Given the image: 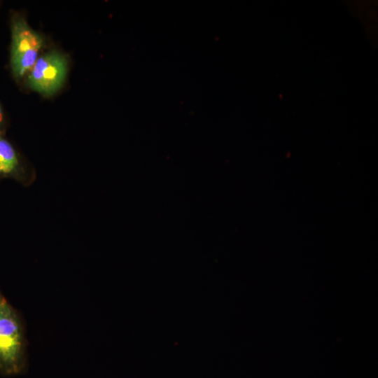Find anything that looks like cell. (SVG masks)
<instances>
[{
  "instance_id": "cell-1",
  "label": "cell",
  "mask_w": 378,
  "mask_h": 378,
  "mask_svg": "<svg viewBox=\"0 0 378 378\" xmlns=\"http://www.w3.org/2000/svg\"><path fill=\"white\" fill-rule=\"evenodd\" d=\"M28 366L27 341L20 313L0 289V374H23Z\"/></svg>"
},
{
  "instance_id": "cell-2",
  "label": "cell",
  "mask_w": 378,
  "mask_h": 378,
  "mask_svg": "<svg viewBox=\"0 0 378 378\" xmlns=\"http://www.w3.org/2000/svg\"><path fill=\"white\" fill-rule=\"evenodd\" d=\"M10 32V69L14 77L20 78L35 64L44 41L42 36L18 15L11 19Z\"/></svg>"
},
{
  "instance_id": "cell-3",
  "label": "cell",
  "mask_w": 378,
  "mask_h": 378,
  "mask_svg": "<svg viewBox=\"0 0 378 378\" xmlns=\"http://www.w3.org/2000/svg\"><path fill=\"white\" fill-rule=\"evenodd\" d=\"M68 69L66 57L57 51L39 57L28 72L27 83L32 90L51 96L63 85Z\"/></svg>"
},
{
  "instance_id": "cell-4",
  "label": "cell",
  "mask_w": 378,
  "mask_h": 378,
  "mask_svg": "<svg viewBox=\"0 0 378 378\" xmlns=\"http://www.w3.org/2000/svg\"><path fill=\"white\" fill-rule=\"evenodd\" d=\"M36 178L34 168L20 155L14 146L0 134V179L12 178L29 186Z\"/></svg>"
},
{
  "instance_id": "cell-5",
  "label": "cell",
  "mask_w": 378,
  "mask_h": 378,
  "mask_svg": "<svg viewBox=\"0 0 378 378\" xmlns=\"http://www.w3.org/2000/svg\"><path fill=\"white\" fill-rule=\"evenodd\" d=\"M4 127V115H3L2 110L0 106V134H2Z\"/></svg>"
}]
</instances>
